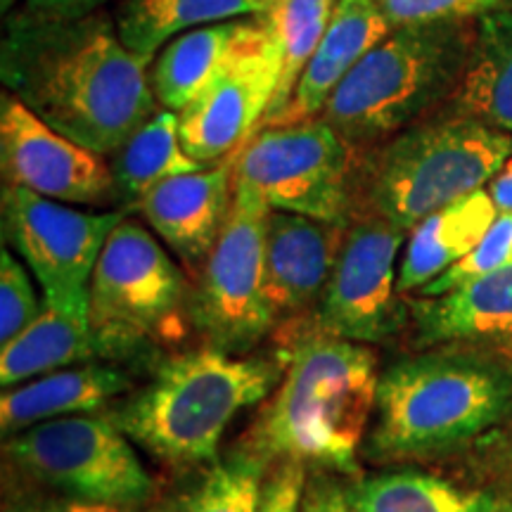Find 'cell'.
<instances>
[{
	"mask_svg": "<svg viewBox=\"0 0 512 512\" xmlns=\"http://www.w3.org/2000/svg\"><path fill=\"white\" fill-rule=\"evenodd\" d=\"M147 64L121 41L117 22L10 15L0 79L38 119L98 155H114L159 112Z\"/></svg>",
	"mask_w": 512,
	"mask_h": 512,
	"instance_id": "obj_1",
	"label": "cell"
},
{
	"mask_svg": "<svg viewBox=\"0 0 512 512\" xmlns=\"http://www.w3.org/2000/svg\"><path fill=\"white\" fill-rule=\"evenodd\" d=\"M287 368L242 444L268 467L302 463L358 475L375 411L377 354L370 344L328 335L313 316L283 325Z\"/></svg>",
	"mask_w": 512,
	"mask_h": 512,
	"instance_id": "obj_2",
	"label": "cell"
},
{
	"mask_svg": "<svg viewBox=\"0 0 512 512\" xmlns=\"http://www.w3.org/2000/svg\"><path fill=\"white\" fill-rule=\"evenodd\" d=\"M363 456L408 463L463 453L512 418V361L491 349L441 344L380 375Z\"/></svg>",
	"mask_w": 512,
	"mask_h": 512,
	"instance_id": "obj_3",
	"label": "cell"
},
{
	"mask_svg": "<svg viewBox=\"0 0 512 512\" xmlns=\"http://www.w3.org/2000/svg\"><path fill=\"white\" fill-rule=\"evenodd\" d=\"M285 349L235 356L204 347L162 358L143 387L128 392L110 418L133 444L171 470L211 465L228 425L283 380Z\"/></svg>",
	"mask_w": 512,
	"mask_h": 512,
	"instance_id": "obj_4",
	"label": "cell"
},
{
	"mask_svg": "<svg viewBox=\"0 0 512 512\" xmlns=\"http://www.w3.org/2000/svg\"><path fill=\"white\" fill-rule=\"evenodd\" d=\"M512 157V136L477 119L437 112L356 150L351 221L384 219L411 230L434 211L484 190Z\"/></svg>",
	"mask_w": 512,
	"mask_h": 512,
	"instance_id": "obj_5",
	"label": "cell"
},
{
	"mask_svg": "<svg viewBox=\"0 0 512 512\" xmlns=\"http://www.w3.org/2000/svg\"><path fill=\"white\" fill-rule=\"evenodd\" d=\"M475 22L394 27L342 81L320 117L354 150H366L441 112L465 76Z\"/></svg>",
	"mask_w": 512,
	"mask_h": 512,
	"instance_id": "obj_6",
	"label": "cell"
},
{
	"mask_svg": "<svg viewBox=\"0 0 512 512\" xmlns=\"http://www.w3.org/2000/svg\"><path fill=\"white\" fill-rule=\"evenodd\" d=\"M190 292L181 268L143 223L124 219L102 249L88 285L100 358L143 354L185 337Z\"/></svg>",
	"mask_w": 512,
	"mask_h": 512,
	"instance_id": "obj_7",
	"label": "cell"
},
{
	"mask_svg": "<svg viewBox=\"0 0 512 512\" xmlns=\"http://www.w3.org/2000/svg\"><path fill=\"white\" fill-rule=\"evenodd\" d=\"M3 456L19 475L64 498L138 512L157 496L133 441L110 415L38 422L5 439Z\"/></svg>",
	"mask_w": 512,
	"mask_h": 512,
	"instance_id": "obj_8",
	"label": "cell"
},
{
	"mask_svg": "<svg viewBox=\"0 0 512 512\" xmlns=\"http://www.w3.org/2000/svg\"><path fill=\"white\" fill-rule=\"evenodd\" d=\"M271 211L261 192L235 181L226 226L190 292V320L207 347L245 356L275 330L266 294Z\"/></svg>",
	"mask_w": 512,
	"mask_h": 512,
	"instance_id": "obj_9",
	"label": "cell"
},
{
	"mask_svg": "<svg viewBox=\"0 0 512 512\" xmlns=\"http://www.w3.org/2000/svg\"><path fill=\"white\" fill-rule=\"evenodd\" d=\"M354 155L323 117L264 126L235 155V181L252 185L271 209L349 226Z\"/></svg>",
	"mask_w": 512,
	"mask_h": 512,
	"instance_id": "obj_10",
	"label": "cell"
},
{
	"mask_svg": "<svg viewBox=\"0 0 512 512\" xmlns=\"http://www.w3.org/2000/svg\"><path fill=\"white\" fill-rule=\"evenodd\" d=\"M126 211H81L19 185H3V238L43 287L46 302H88V285Z\"/></svg>",
	"mask_w": 512,
	"mask_h": 512,
	"instance_id": "obj_11",
	"label": "cell"
},
{
	"mask_svg": "<svg viewBox=\"0 0 512 512\" xmlns=\"http://www.w3.org/2000/svg\"><path fill=\"white\" fill-rule=\"evenodd\" d=\"M406 233L375 216L349 223L330 283L311 313L320 330L361 344L399 335L411 318L408 302L396 290V259Z\"/></svg>",
	"mask_w": 512,
	"mask_h": 512,
	"instance_id": "obj_12",
	"label": "cell"
},
{
	"mask_svg": "<svg viewBox=\"0 0 512 512\" xmlns=\"http://www.w3.org/2000/svg\"><path fill=\"white\" fill-rule=\"evenodd\" d=\"M3 185H19L64 204L107 207L121 202L112 166L98 152L38 119L17 95H0Z\"/></svg>",
	"mask_w": 512,
	"mask_h": 512,
	"instance_id": "obj_13",
	"label": "cell"
},
{
	"mask_svg": "<svg viewBox=\"0 0 512 512\" xmlns=\"http://www.w3.org/2000/svg\"><path fill=\"white\" fill-rule=\"evenodd\" d=\"M280 76L278 43L240 55L200 98L178 114V136L185 155L200 164H219L247 145L264 121Z\"/></svg>",
	"mask_w": 512,
	"mask_h": 512,
	"instance_id": "obj_14",
	"label": "cell"
},
{
	"mask_svg": "<svg viewBox=\"0 0 512 512\" xmlns=\"http://www.w3.org/2000/svg\"><path fill=\"white\" fill-rule=\"evenodd\" d=\"M235 155L207 169L166 178L136 204L147 226L183 261L192 278L219 242L233 207Z\"/></svg>",
	"mask_w": 512,
	"mask_h": 512,
	"instance_id": "obj_15",
	"label": "cell"
},
{
	"mask_svg": "<svg viewBox=\"0 0 512 512\" xmlns=\"http://www.w3.org/2000/svg\"><path fill=\"white\" fill-rule=\"evenodd\" d=\"M349 226L271 211L266 238V294L275 325L316 311L342 252Z\"/></svg>",
	"mask_w": 512,
	"mask_h": 512,
	"instance_id": "obj_16",
	"label": "cell"
},
{
	"mask_svg": "<svg viewBox=\"0 0 512 512\" xmlns=\"http://www.w3.org/2000/svg\"><path fill=\"white\" fill-rule=\"evenodd\" d=\"M271 34L266 17H240L171 38L147 72L159 107L181 114L240 55L266 43Z\"/></svg>",
	"mask_w": 512,
	"mask_h": 512,
	"instance_id": "obj_17",
	"label": "cell"
},
{
	"mask_svg": "<svg viewBox=\"0 0 512 512\" xmlns=\"http://www.w3.org/2000/svg\"><path fill=\"white\" fill-rule=\"evenodd\" d=\"M408 309L422 347L470 344L512 361V268L482 275L441 297H413Z\"/></svg>",
	"mask_w": 512,
	"mask_h": 512,
	"instance_id": "obj_18",
	"label": "cell"
},
{
	"mask_svg": "<svg viewBox=\"0 0 512 512\" xmlns=\"http://www.w3.org/2000/svg\"><path fill=\"white\" fill-rule=\"evenodd\" d=\"M389 31L392 24L382 15L375 0H337L328 31L316 55L306 64L290 105L271 126L320 117L342 81L377 43L389 36Z\"/></svg>",
	"mask_w": 512,
	"mask_h": 512,
	"instance_id": "obj_19",
	"label": "cell"
},
{
	"mask_svg": "<svg viewBox=\"0 0 512 512\" xmlns=\"http://www.w3.org/2000/svg\"><path fill=\"white\" fill-rule=\"evenodd\" d=\"M133 392V380L114 363H83L15 384L0 396V427L5 439L38 422L88 415L114 396Z\"/></svg>",
	"mask_w": 512,
	"mask_h": 512,
	"instance_id": "obj_20",
	"label": "cell"
},
{
	"mask_svg": "<svg viewBox=\"0 0 512 512\" xmlns=\"http://www.w3.org/2000/svg\"><path fill=\"white\" fill-rule=\"evenodd\" d=\"M496 216L498 209L489 192L477 190L420 221L403 247L396 280L399 294L418 292L465 259L482 242Z\"/></svg>",
	"mask_w": 512,
	"mask_h": 512,
	"instance_id": "obj_21",
	"label": "cell"
},
{
	"mask_svg": "<svg viewBox=\"0 0 512 512\" xmlns=\"http://www.w3.org/2000/svg\"><path fill=\"white\" fill-rule=\"evenodd\" d=\"M88 311V302L62 304L43 299V311L34 323L0 347V384L10 389L74 363L98 361L100 349Z\"/></svg>",
	"mask_w": 512,
	"mask_h": 512,
	"instance_id": "obj_22",
	"label": "cell"
},
{
	"mask_svg": "<svg viewBox=\"0 0 512 512\" xmlns=\"http://www.w3.org/2000/svg\"><path fill=\"white\" fill-rule=\"evenodd\" d=\"M441 112L477 119L512 136V10L477 19L465 76Z\"/></svg>",
	"mask_w": 512,
	"mask_h": 512,
	"instance_id": "obj_23",
	"label": "cell"
},
{
	"mask_svg": "<svg viewBox=\"0 0 512 512\" xmlns=\"http://www.w3.org/2000/svg\"><path fill=\"white\" fill-rule=\"evenodd\" d=\"M271 8L273 0H121L114 22L126 48L152 62L185 31L228 19L266 17Z\"/></svg>",
	"mask_w": 512,
	"mask_h": 512,
	"instance_id": "obj_24",
	"label": "cell"
},
{
	"mask_svg": "<svg viewBox=\"0 0 512 512\" xmlns=\"http://www.w3.org/2000/svg\"><path fill=\"white\" fill-rule=\"evenodd\" d=\"M339 496L351 512H496L501 503L494 491L463 489L418 470L356 477Z\"/></svg>",
	"mask_w": 512,
	"mask_h": 512,
	"instance_id": "obj_25",
	"label": "cell"
},
{
	"mask_svg": "<svg viewBox=\"0 0 512 512\" xmlns=\"http://www.w3.org/2000/svg\"><path fill=\"white\" fill-rule=\"evenodd\" d=\"M112 174L121 202L136 207L155 185L166 178L207 169L185 155L178 136V112L162 110L126 140L112 155Z\"/></svg>",
	"mask_w": 512,
	"mask_h": 512,
	"instance_id": "obj_26",
	"label": "cell"
},
{
	"mask_svg": "<svg viewBox=\"0 0 512 512\" xmlns=\"http://www.w3.org/2000/svg\"><path fill=\"white\" fill-rule=\"evenodd\" d=\"M335 3L337 0H273V8L268 10L266 19L271 24L275 43H278L280 76L259 128L271 126L290 105L306 64L316 55L320 41L328 31Z\"/></svg>",
	"mask_w": 512,
	"mask_h": 512,
	"instance_id": "obj_27",
	"label": "cell"
},
{
	"mask_svg": "<svg viewBox=\"0 0 512 512\" xmlns=\"http://www.w3.org/2000/svg\"><path fill=\"white\" fill-rule=\"evenodd\" d=\"M268 465L245 446L216 458L169 512H259Z\"/></svg>",
	"mask_w": 512,
	"mask_h": 512,
	"instance_id": "obj_28",
	"label": "cell"
},
{
	"mask_svg": "<svg viewBox=\"0 0 512 512\" xmlns=\"http://www.w3.org/2000/svg\"><path fill=\"white\" fill-rule=\"evenodd\" d=\"M503 268H512V214H498L482 242L456 266L441 273L437 280L420 287L415 297H441V294L456 290L470 280L503 271Z\"/></svg>",
	"mask_w": 512,
	"mask_h": 512,
	"instance_id": "obj_29",
	"label": "cell"
},
{
	"mask_svg": "<svg viewBox=\"0 0 512 512\" xmlns=\"http://www.w3.org/2000/svg\"><path fill=\"white\" fill-rule=\"evenodd\" d=\"M43 311L27 268L8 247L0 252V347L10 344Z\"/></svg>",
	"mask_w": 512,
	"mask_h": 512,
	"instance_id": "obj_30",
	"label": "cell"
},
{
	"mask_svg": "<svg viewBox=\"0 0 512 512\" xmlns=\"http://www.w3.org/2000/svg\"><path fill=\"white\" fill-rule=\"evenodd\" d=\"M394 27L425 22H470L491 12L512 10V0H375Z\"/></svg>",
	"mask_w": 512,
	"mask_h": 512,
	"instance_id": "obj_31",
	"label": "cell"
},
{
	"mask_svg": "<svg viewBox=\"0 0 512 512\" xmlns=\"http://www.w3.org/2000/svg\"><path fill=\"white\" fill-rule=\"evenodd\" d=\"M306 484V465L278 463L268 467L264 486H261L259 512H302Z\"/></svg>",
	"mask_w": 512,
	"mask_h": 512,
	"instance_id": "obj_32",
	"label": "cell"
},
{
	"mask_svg": "<svg viewBox=\"0 0 512 512\" xmlns=\"http://www.w3.org/2000/svg\"><path fill=\"white\" fill-rule=\"evenodd\" d=\"M475 448L479 458L489 465L491 475L512 486V418L479 441Z\"/></svg>",
	"mask_w": 512,
	"mask_h": 512,
	"instance_id": "obj_33",
	"label": "cell"
},
{
	"mask_svg": "<svg viewBox=\"0 0 512 512\" xmlns=\"http://www.w3.org/2000/svg\"><path fill=\"white\" fill-rule=\"evenodd\" d=\"M110 0H24L17 15L31 19H81L95 15Z\"/></svg>",
	"mask_w": 512,
	"mask_h": 512,
	"instance_id": "obj_34",
	"label": "cell"
},
{
	"mask_svg": "<svg viewBox=\"0 0 512 512\" xmlns=\"http://www.w3.org/2000/svg\"><path fill=\"white\" fill-rule=\"evenodd\" d=\"M5 512H133L124 508H114V505L105 503H88L76 501V498H34V501H19L12 503Z\"/></svg>",
	"mask_w": 512,
	"mask_h": 512,
	"instance_id": "obj_35",
	"label": "cell"
},
{
	"mask_svg": "<svg viewBox=\"0 0 512 512\" xmlns=\"http://www.w3.org/2000/svg\"><path fill=\"white\" fill-rule=\"evenodd\" d=\"M486 192L494 200L498 214H512V157L503 164V169L491 178Z\"/></svg>",
	"mask_w": 512,
	"mask_h": 512,
	"instance_id": "obj_36",
	"label": "cell"
},
{
	"mask_svg": "<svg viewBox=\"0 0 512 512\" xmlns=\"http://www.w3.org/2000/svg\"><path fill=\"white\" fill-rule=\"evenodd\" d=\"M302 512H351V510L344 505L342 496H339V489H330V491H316V496H311L309 501L304 503Z\"/></svg>",
	"mask_w": 512,
	"mask_h": 512,
	"instance_id": "obj_37",
	"label": "cell"
},
{
	"mask_svg": "<svg viewBox=\"0 0 512 512\" xmlns=\"http://www.w3.org/2000/svg\"><path fill=\"white\" fill-rule=\"evenodd\" d=\"M496 512H512V498H510V496L501 498V503H498Z\"/></svg>",
	"mask_w": 512,
	"mask_h": 512,
	"instance_id": "obj_38",
	"label": "cell"
},
{
	"mask_svg": "<svg viewBox=\"0 0 512 512\" xmlns=\"http://www.w3.org/2000/svg\"><path fill=\"white\" fill-rule=\"evenodd\" d=\"M17 0H0V10H3V15H8L10 8H15Z\"/></svg>",
	"mask_w": 512,
	"mask_h": 512,
	"instance_id": "obj_39",
	"label": "cell"
}]
</instances>
